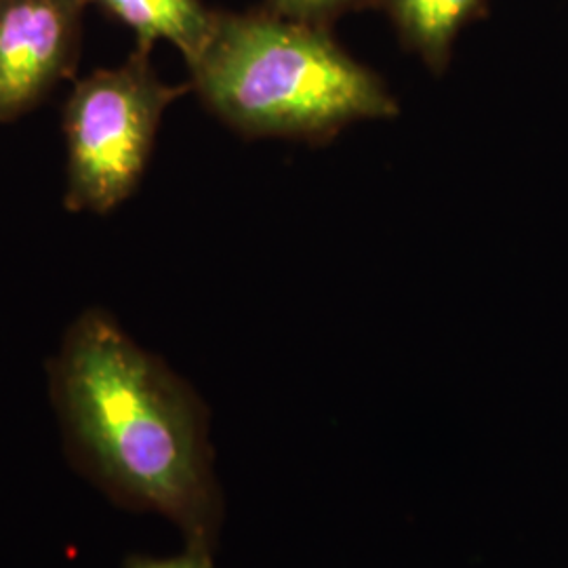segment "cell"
Returning a JSON list of instances; mask_svg holds the SVG:
<instances>
[{"instance_id": "1", "label": "cell", "mask_w": 568, "mask_h": 568, "mask_svg": "<svg viewBox=\"0 0 568 568\" xmlns=\"http://www.w3.org/2000/svg\"><path fill=\"white\" fill-rule=\"evenodd\" d=\"M70 462L112 504L161 514L190 548L215 549L224 495L209 410L105 310H87L49 365Z\"/></svg>"}, {"instance_id": "2", "label": "cell", "mask_w": 568, "mask_h": 568, "mask_svg": "<svg viewBox=\"0 0 568 568\" xmlns=\"http://www.w3.org/2000/svg\"><path fill=\"white\" fill-rule=\"evenodd\" d=\"M192 87L211 112L248 138L321 142L358 121L392 119L398 103L325 26L274 11L220 13Z\"/></svg>"}, {"instance_id": "3", "label": "cell", "mask_w": 568, "mask_h": 568, "mask_svg": "<svg viewBox=\"0 0 568 568\" xmlns=\"http://www.w3.org/2000/svg\"><path fill=\"white\" fill-rule=\"evenodd\" d=\"M150 53L77 82L63 110L65 199L74 213H108L142 180L164 110L190 87L156 77Z\"/></svg>"}, {"instance_id": "4", "label": "cell", "mask_w": 568, "mask_h": 568, "mask_svg": "<svg viewBox=\"0 0 568 568\" xmlns=\"http://www.w3.org/2000/svg\"><path fill=\"white\" fill-rule=\"evenodd\" d=\"M87 0L0 2V122L30 112L72 72Z\"/></svg>"}, {"instance_id": "5", "label": "cell", "mask_w": 568, "mask_h": 568, "mask_svg": "<svg viewBox=\"0 0 568 568\" xmlns=\"http://www.w3.org/2000/svg\"><path fill=\"white\" fill-rule=\"evenodd\" d=\"M122 21L138 37L140 49L150 53L156 42H171L183 60L194 65L215 34L220 13L204 7L203 0H87Z\"/></svg>"}, {"instance_id": "6", "label": "cell", "mask_w": 568, "mask_h": 568, "mask_svg": "<svg viewBox=\"0 0 568 568\" xmlns=\"http://www.w3.org/2000/svg\"><path fill=\"white\" fill-rule=\"evenodd\" d=\"M400 39L436 74L447 68L453 44L467 23L480 18L487 0H377Z\"/></svg>"}, {"instance_id": "7", "label": "cell", "mask_w": 568, "mask_h": 568, "mask_svg": "<svg viewBox=\"0 0 568 568\" xmlns=\"http://www.w3.org/2000/svg\"><path fill=\"white\" fill-rule=\"evenodd\" d=\"M377 0H270V11L291 20L321 23L337 18L347 9H356Z\"/></svg>"}, {"instance_id": "8", "label": "cell", "mask_w": 568, "mask_h": 568, "mask_svg": "<svg viewBox=\"0 0 568 568\" xmlns=\"http://www.w3.org/2000/svg\"><path fill=\"white\" fill-rule=\"evenodd\" d=\"M122 568H215V562H213L211 549L185 546L183 554L169 556V558L131 554L124 558Z\"/></svg>"}, {"instance_id": "9", "label": "cell", "mask_w": 568, "mask_h": 568, "mask_svg": "<svg viewBox=\"0 0 568 568\" xmlns=\"http://www.w3.org/2000/svg\"><path fill=\"white\" fill-rule=\"evenodd\" d=\"M0 2H2V0H0Z\"/></svg>"}]
</instances>
